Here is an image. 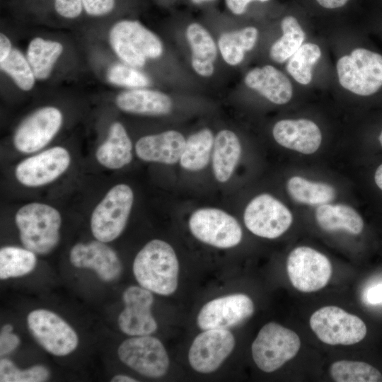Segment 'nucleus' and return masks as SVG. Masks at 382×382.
Wrapping results in <instances>:
<instances>
[{"label":"nucleus","mask_w":382,"mask_h":382,"mask_svg":"<svg viewBox=\"0 0 382 382\" xmlns=\"http://www.w3.org/2000/svg\"><path fill=\"white\" fill-rule=\"evenodd\" d=\"M133 273L141 286L159 295L169 296L178 287L179 263L172 246L154 239L137 253Z\"/></svg>","instance_id":"nucleus-1"},{"label":"nucleus","mask_w":382,"mask_h":382,"mask_svg":"<svg viewBox=\"0 0 382 382\" xmlns=\"http://www.w3.org/2000/svg\"><path fill=\"white\" fill-rule=\"evenodd\" d=\"M15 222L22 244L35 254L50 253L59 241L62 218L52 206L39 202L27 204L16 212Z\"/></svg>","instance_id":"nucleus-2"},{"label":"nucleus","mask_w":382,"mask_h":382,"mask_svg":"<svg viewBox=\"0 0 382 382\" xmlns=\"http://www.w3.org/2000/svg\"><path fill=\"white\" fill-rule=\"evenodd\" d=\"M109 40L117 57L132 67H141L147 59L158 58L163 53L158 37L137 21L115 23L109 33Z\"/></svg>","instance_id":"nucleus-3"},{"label":"nucleus","mask_w":382,"mask_h":382,"mask_svg":"<svg viewBox=\"0 0 382 382\" xmlns=\"http://www.w3.org/2000/svg\"><path fill=\"white\" fill-rule=\"evenodd\" d=\"M340 85L354 94L369 96L382 86V55L364 48H357L337 62Z\"/></svg>","instance_id":"nucleus-4"},{"label":"nucleus","mask_w":382,"mask_h":382,"mask_svg":"<svg viewBox=\"0 0 382 382\" xmlns=\"http://www.w3.org/2000/svg\"><path fill=\"white\" fill-rule=\"evenodd\" d=\"M300 347V338L295 332L270 322L260 329L254 340L252 356L260 370L271 373L293 359Z\"/></svg>","instance_id":"nucleus-5"},{"label":"nucleus","mask_w":382,"mask_h":382,"mask_svg":"<svg viewBox=\"0 0 382 382\" xmlns=\"http://www.w3.org/2000/svg\"><path fill=\"white\" fill-rule=\"evenodd\" d=\"M134 194L126 184L112 187L98 204L91 218V228L96 240L108 243L116 239L127 224Z\"/></svg>","instance_id":"nucleus-6"},{"label":"nucleus","mask_w":382,"mask_h":382,"mask_svg":"<svg viewBox=\"0 0 382 382\" xmlns=\"http://www.w3.org/2000/svg\"><path fill=\"white\" fill-rule=\"evenodd\" d=\"M310 326L318 338L330 345H351L361 341L366 326L358 316L335 306L316 311L310 318Z\"/></svg>","instance_id":"nucleus-7"},{"label":"nucleus","mask_w":382,"mask_h":382,"mask_svg":"<svg viewBox=\"0 0 382 382\" xmlns=\"http://www.w3.org/2000/svg\"><path fill=\"white\" fill-rule=\"evenodd\" d=\"M117 354L122 363L149 378L164 376L169 367V358L163 345L150 335L125 340L119 346Z\"/></svg>","instance_id":"nucleus-8"},{"label":"nucleus","mask_w":382,"mask_h":382,"mask_svg":"<svg viewBox=\"0 0 382 382\" xmlns=\"http://www.w3.org/2000/svg\"><path fill=\"white\" fill-rule=\"evenodd\" d=\"M286 270L292 286L300 291L309 293L327 285L332 274V265L321 253L301 246L289 255Z\"/></svg>","instance_id":"nucleus-9"},{"label":"nucleus","mask_w":382,"mask_h":382,"mask_svg":"<svg viewBox=\"0 0 382 382\" xmlns=\"http://www.w3.org/2000/svg\"><path fill=\"white\" fill-rule=\"evenodd\" d=\"M189 228L199 241L216 248H232L242 239V229L237 220L218 209L195 211L190 218Z\"/></svg>","instance_id":"nucleus-10"},{"label":"nucleus","mask_w":382,"mask_h":382,"mask_svg":"<svg viewBox=\"0 0 382 382\" xmlns=\"http://www.w3.org/2000/svg\"><path fill=\"white\" fill-rule=\"evenodd\" d=\"M28 329L47 352L55 356L72 352L79 343L73 328L60 316L45 309L31 311L27 317Z\"/></svg>","instance_id":"nucleus-11"},{"label":"nucleus","mask_w":382,"mask_h":382,"mask_svg":"<svg viewBox=\"0 0 382 382\" xmlns=\"http://www.w3.org/2000/svg\"><path fill=\"white\" fill-rule=\"evenodd\" d=\"M243 218L250 231L270 239L278 238L286 231L293 219L289 209L268 194L253 199L245 209Z\"/></svg>","instance_id":"nucleus-12"},{"label":"nucleus","mask_w":382,"mask_h":382,"mask_svg":"<svg viewBox=\"0 0 382 382\" xmlns=\"http://www.w3.org/2000/svg\"><path fill=\"white\" fill-rule=\"evenodd\" d=\"M62 123V115L54 107L42 108L18 126L13 136L16 149L30 154L44 148L56 135Z\"/></svg>","instance_id":"nucleus-13"},{"label":"nucleus","mask_w":382,"mask_h":382,"mask_svg":"<svg viewBox=\"0 0 382 382\" xmlns=\"http://www.w3.org/2000/svg\"><path fill=\"white\" fill-rule=\"evenodd\" d=\"M252 299L244 294H233L207 302L197 315V323L202 330L227 329L238 325L254 313Z\"/></svg>","instance_id":"nucleus-14"},{"label":"nucleus","mask_w":382,"mask_h":382,"mask_svg":"<svg viewBox=\"0 0 382 382\" xmlns=\"http://www.w3.org/2000/svg\"><path fill=\"white\" fill-rule=\"evenodd\" d=\"M235 347V338L227 329L204 330L193 340L188 360L197 372L209 374L216 371L230 355Z\"/></svg>","instance_id":"nucleus-15"},{"label":"nucleus","mask_w":382,"mask_h":382,"mask_svg":"<svg viewBox=\"0 0 382 382\" xmlns=\"http://www.w3.org/2000/svg\"><path fill=\"white\" fill-rule=\"evenodd\" d=\"M70 162L68 151L54 146L20 162L15 169V176L25 186H43L62 175Z\"/></svg>","instance_id":"nucleus-16"},{"label":"nucleus","mask_w":382,"mask_h":382,"mask_svg":"<svg viewBox=\"0 0 382 382\" xmlns=\"http://www.w3.org/2000/svg\"><path fill=\"white\" fill-rule=\"evenodd\" d=\"M125 308L119 315L120 329L130 336L148 335L157 329V323L151 314L154 296L142 286H130L122 294Z\"/></svg>","instance_id":"nucleus-17"},{"label":"nucleus","mask_w":382,"mask_h":382,"mask_svg":"<svg viewBox=\"0 0 382 382\" xmlns=\"http://www.w3.org/2000/svg\"><path fill=\"white\" fill-rule=\"evenodd\" d=\"M69 259L74 267L91 269L105 282L117 279L122 270L115 251L98 240L74 245L70 250Z\"/></svg>","instance_id":"nucleus-18"},{"label":"nucleus","mask_w":382,"mask_h":382,"mask_svg":"<svg viewBox=\"0 0 382 382\" xmlns=\"http://www.w3.org/2000/svg\"><path fill=\"white\" fill-rule=\"evenodd\" d=\"M272 134L281 146L304 154L316 152L322 140L318 125L307 119L280 120L274 125Z\"/></svg>","instance_id":"nucleus-19"},{"label":"nucleus","mask_w":382,"mask_h":382,"mask_svg":"<svg viewBox=\"0 0 382 382\" xmlns=\"http://www.w3.org/2000/svg\"><path fill=\"white\" fill-rule=\"evenodd\" d=\"M185 141L181 133L168 130L140 138L135 151L143 161L172 165L180 159Z\"/></svg>","instance_id":"nucleus-20"},{"label":"nucleus","mask_w":382,"mask_h":382,"mask_svg":"<svg viewBox=\"0 0 382 382\" xmlns=\"http://www.w3.org/2000/svg\"><path fill=\"white\" fill-rule=\"evenodd\" d=\"M245 85L277 105L288 103L293 93L289 79L281 71L271 65L256 67L248 72Z\"/></svg>","instance_id":"nucleus-21"},{"label":"nucleus","mask_w":382,"mask_h":382,"mask_svg":"<svg viewBox=\"0 0 382 382\" xmlns=\"http://www.w3.org/2000/svg\"><path fill=\"white\" fill-rule=\"evenodd\" d=\"M116 105L122 111L146 115H163L169 113L173 103L166 94L154 90L134 88L120 93Z\"/></svg>","instance_id":"nucleus-22"},{"label":"nucleus","mask_w":382,"mask_h":382,"mask_svg":"<svg viewBox=\"0 0 382 382\" xmlns=\"http://www.w3.org/2000/svg\"><path fill=\"white\" fill-rule=\"evenodd\" d=\"M132 144L124 126L118 122L111 125L106 140L98 148L96 158L110 169H119L132 159Z\"/></svg>","instance_id":"nucleus-23"},{"label":"nucleus","mask_w":382,"mask_h":382,"mask_svg":"<svg viewBox=\"0 0 382 382\" xmlns=\"http://www.w3.org/2000/svg\"><path fill=\"white\" fill-rule=\"evenodd\" d=\"M192 55L191 64L195 71L204 77L211 76L217 55L216 44L209 33L200 24H190L185 32Z\"/></svg>","instance_id":"nucleus-24"},{"label":"nucleus","mask_w":382,"mask_h":382,"mask_svg":"<svg viewBox=\"0 0 382 382\" xmlns=\"http://www.w3.org/2000/svg\"><path fill=\"white\" fill-rule=\"evenodd\" d=\"M241 146L236 134L224 129L214 138L212 167L216 179L224 183L228 180L240 159Z\"/></svg>","instance_id":"nucleus-25"},{"label":"nucleus","mask_w":382,"mask_h":382,"mask_svg":"<svg viewBox=\"0 0 382 382\" xmlns=\"http://www.w3.org/2000/svg\"><path fill=\"white\" fill-rule=\"evenodd\" d=\"M319 226L326 231L343 230L352 235L360 234L364 228L361 215L352 207L342 204H323L316 210Z\"/></svg>","instance_id":"nucleus-26"},{"label":"nucleus","mask_w":382,"mask_h":382,"mask_svg":"<svg viewBox=\"0 0 382 382\" xmlns=\"http://www.w3.org/2000/svg\"><path fill=\"white\" fill-rule=\"evenodd\" d=\"M257 36L258 30L253 26L221 34L218 46L223 59L231 66L240 64L245 52L251 50L255 45Z\"/></svg>","instance_id":"nucleus-27"},{"label":"nucleus","mask_w":382,"mask_h":382,"mask_svg":"<svg viewBox=\"0 0 382 382\" xmlns=\"http://www.w3.org/2000/svg\"><path fill=\"white\" fill-rule=\"evenodd\" d=\"M63 51L60 42L35 37L29 43L26 58L36 79L49 77L56 61Z\"/></svg>","instance_id":"nucleus-28"},{"label":"nucleus","mask_w":382,"mask_h":382,"mask_svg":"<svg viewBox=\"0 0 382 382\" xmlns=\"http://www.w3.org/2000/svg\"><path fill=\"white\" fill-rule=\"evenodd\" d=\"M214 141L212 132L207 128L190 135L185 141L180 166L190 171L203 169L209 163Z\"/></svg>","instance_id":"nucleus-29"},{"label":"nucleus","mask_w":382,"mask_h":382,"mask_svg":"<svg viewBox=\"0 0 382 382\" xmlns=\"http://www.w3.org/2000/svg\"><path fill=\"white\" fill-rule=\"evenodd\" d=\"M286 187L289 194L296 202L305 204H326L335 197V190L331 185L309 181L300 176L291 178Z\"/></svg>","instance_id":"nucleus-30"},{"label":"nucleus","mask_w":382,"mask_h":382,"mask_svg":"<svg viewBox=\"0 0 382 382\" xmlns=\"http://www.w3.org/2000/svg\"><path fill=\"white\" fill-rule=\"evenodd\" d=\"M282 35L271 46L270 57L275 62L289 59L302 45L306 35L296 18L285 16L281 22Z\"/></svg>","instance_id":"nucleus-31"},{"label":"nucleus","mask_w":382,"mask_h":382,"mask_svg":"<svg viewBox=\"0 0 382 382\" xmlns=\"http://www.w3.org/2000/svg\"><path fill=\"white\" fill-rule=\"evenodd\" d=\"M35 253L27 248L5 246L0 250V278L24 276L35 267Z\"/></svg>","instance_id":"nucleus-32"},{"label":"nucleus","mask_w":382,"mask_h":382,"mask_svg":"<svg viewBox=\"0 0 382 382\" xmlns=\"http://www.w3.org/2000/svg\"><path fill=\"white\" fill-rule=\"evenodd\" d=\"M330 376L337 382H380L381 373L364 361L340 360L330 367Z\"/></svg>","instance_id":"nucleus-33"},{"label":"nucleus","mask_w":382,"mask_h":382,"mask_svg":"<svg viewBox=\"0 0 382 382\" xmlns=\"http://www.w3.org/2000/svg\"><path fill=\"white\" fill-rule=\"evenodd\" d=\"M321 56L318 45H302L289 59L286 66L288 73L299 83L308 84L312 80V68Z\"/></svg>","instance_id":"nucleus-34"},{"label":"nucleus","mask_w":382,"mask_h":382,"mask_svg":"<svg viewBox=\"0 0 382 382\" xmlns=\"http://www.w3.org/2000/svg\"><path fill=\"white\" fill-rule=\"evenodd\" d=\"M1 69L9 75L23 91L30 90L35 76L25 56L17 49H12L5 60L0 63Z\"/></svg>","instance_id":"nucleus-35"},{"label":"nucleus","mask_w":382,"mask_h":382,"mask_svg":"<svg viewBox=\"0 0 382 382\" xmlns=\"http://www.w3.org/2000/svg\"><path fill=\"white\" fill-rule=\"evenodd\" d=\"M50 377L48 369L42 365H35L28 369H19L11 360H0L1 382H42Z\"/></svg>","instance_id":"nucleus-36"},{"label":"nucleus","mask_w":382,"mask_h":382,"mask_svg":"<svg viewBox=\"0 0 382 382\" xmlns=\"http://www.w3.org/2000/svg\"><path fill=\"white\" fill-rule=\"evenodd\" d=\"M108 81L115 85L139 88L147 86L150 80L144 73L122 64H115L109 69Z\"/></svg>","instance_id":"nucleus-37"},{"label":"nucleus","mask_w":382,"mask_h":382,"mask_svg":"<svg viewBox=\"0 0 382 382\" xmlns=\"http://www.w3.org/2000/svg\"><path fill=\"white\" fill-rule=\"evenodd\" d=\"M82 7V0H54L56 11L64 18H76L81 14Z\"/></svg>","instance_id":"nucleus-38"},{"label":"nucleus","mask_w":382,"mask_h":382,"mask_svg":"<svg viewBox=\"0 0 382 382\" xmlns=\"http://www.w3.org/2000/svg\"><path fill=\"white\" fill-rule=\"evenodd\" d=\"M86 12L93 16H99L110 12L115 6V0H82Z\"/></svg>","instance_id":"nucleus-39"},{"label":"nucleus","mask_w":382,"mask_h":382,"mask_svg":"<svg viewBox=\"0 0 382 382\" xmlns=\"http://www.w3.org/2000/svg\"><path fill=\"white\" fill-rule=\"evenodd\" d=\"M20 338L12 332H1L0 354L4 356L15 350L20 345Z\"/></svg>","instance_id":"nucleus-40"},{"label":"nucleus","mask_w":382,"mask_h":382,"mask_svg":"<svg viewBox=\"0 0 382 382\" xmlns=\"http://www.w3.org/2000/svg\"><path fill=\"white\" fill-rule=\"evenodd\" d=\"M363 300L369 305L382 303V282L368 287L363 294Z\"/></svg>","instance_id":"nucleus-41"},{"label":"nucleus","mask_w":382,"mask_h":382,"mask_svg":"<svg viewBox=\"0 0 382 382\" xmlns=\"http://www.w3.org/2000/svg\"><path fill=\"white\" fill-rule=\"evenodd\" d=\"M226 4L228 8L235 15L243 14L248 5L253 1H258L261 2L267 1L269 0H225Z\"/></svg>","instance_id":"nucleus-42"},{"label":"nucleus","mask_w":382,"mask_h":382,"mask_svg":"<svg viewBox=\"0 0 382 382\" xmlns=\"http://www.w3.org/2000/svg\"><path fill=\"white\" fill-rule=\"evenodd\" d=\"M9 39L3 33L0 35V63L6 59L12 50Z\"/></svg>","instance_id":"nucleus-43"},{"label":"nucleus","mask_w":382,"mask_h":382,"mask_svg":"<svg viewBox=\"0 0 382 382\" xmlns=\"http://www.w3.org/2000/svg\"><path fill=\"white\" fill-rule=\"evenodd\" d=\"M372 183L378 192L382 194V162L378 163L372 172Z\"/></svg>","instance_id":"nucleus-44"},{"label":"nucleus","mask_w":382,"mask_h":382,"mask_svg":"<svg viewBox=\"0 0 382 382\" xmlns=\"http://www.w3.org/2000/svg\"><path fill=\"white\" fill-rule=\"evenodd\" d=\"M323 7L326 8H337L343 6L349 0H316Z\"/></svg>","instance_id":"nucleus-45"},{"label":"nucleus","mask_w":382,"mask_h":382,"mask_svg":"<svg viewBox=\"0 0 382 382\" xmlns=\"http://www.w3.org/2000/svg\"><path fill=\"white\" fill-rule=\"evenodd\" d=\"M111 381L112 382H135L138 381L134 379V378H132L126 375L117 374L112 378Z\"/></svg>","instance_id":"nucleus-46"},{"label":"nucleus","mask_w":382,"mask_h":382,"mask_svg":"<svg viewBox=\"0 0 382 382\" xmlns=\"http://www.w3.org/2000/svg\"><path fill=\"white\" fill-rule=\"evenodd\" d=\"M12 330L13 326L11 324H6L2 327L1 332H12Z\"/></svg>","instance_id":"nucleus-47"},{"label":"nucleus","mask_w":382,"mask_h":382,"mask_svg":"<svg viewBox=\"0 0 382 382\" xmlns=\"http://www.w3.org/2000/svg\"><path fill=\"white\" fill-rule=\"evenodd\" d=\"M377 143H378V148H380L382 151V129L380 131V132L378 133V135L377 137Z\"/></svg>","instance_id":"nucleus-48"},{"label":"nucleus","mask_w":382,"mask_h":382,"mask_svg":"<svg viewBox=\"0 0 382 382\" xmlns=\"http://www.w3.org/2000/svg\"><path fill=\"white\" fill-rule=\"evenodd\" d=\"M212 1V0H191L192 3L196 4H201L205 1Z\"/></svg>","instance_id":"nucleus-49"}]
</instances>
